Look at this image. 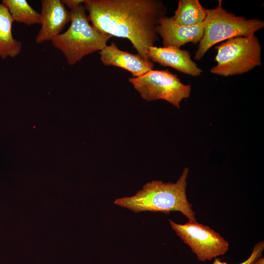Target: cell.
Returning <instances> with one entry per match:
<instances>
[{
    "label": "cell",
    "mask_w": 264,
    "mask_h": 264,
    "mask_svg": "<svg viewBox=\"0 0 264 264\" xmlns=\"http://www.w3.org/2000/svg\"><path fill=\"white\" fill-rule=\"evenodd\" d=\"M89 21L112 37L129 40L146 60L149 48L158 40L156 27L167 9L160 0H86Z\"/></svg>",
    "instance_id": "1"
},
{
    "label": "cell",
    "mask_w": 264,
    "mask_h": 264,
    "mask_svg": "<svg viewBox=\"0 0 264 264\" xmlns=\"http://www.w3.org/2000/svg\"><path fill=\"white\" fill-rule=\"evenodd\" d=\"M188 174L186 167L175 183L153 180L146 183L135 195L116 199L114 204L135 213L179 212L188 221H196L195 212L186 194Z\"/></svg>",
    "instance_id": "2"
},
{
    "label": "cell",
    "mask_w": 264,
    "mask_h": 264,
    "mask_svg": "<svg viewBox=\"0 0 264 264\" xmlns=\"http://www.w3.org/2000/svg\"><path fill=\"white\" fill-rule=\"evenodd\" d=\"M86 11L84 4L71 10L69 27L51 41L53 45L64 54L70 66L88 54L102 50L112 37L91 25Z\"/></svg>",
    "instance_id": "3"
},
{
    "label": "cell",
    "mask_w": 264,
    "mask_h": 264,
    "mask_svg": "<svg viewBox=\"0 0 264 264\" xmlns=\"http://www.w3.org/2000/svg\"><path fill=\"white\" fill-rule=\"evenodd\" d=\"M206 13L203 35L195 54L196 60L201 59L212 46L219 42L255 34L264 27L263 21L246 19L227 12L223 8L221 0L215 8L206 9Z\"/></svg>",
    "instance_id": "4"
},
{
    "label": "cell",
    "mask_w": 264,
    "mask_h": 264,
    "mask_svg": "<svg viewBox=\"0 0 264 264\" xmlns=\"http://www.w3.org/2000/svg\"><path fill=\"white\" fill-rule=\"evenodd\" d=\"M216 48L217 65L210 69L212 74L224 77L242 74L262 64V48L255 34L229 39Z\"/></svg>",
    "instance_id": "5"
},
{
    "label": "cell",
    "mask_w": 264,
    "mask_h": 264,
    "mask_svg": "<svg viewBox=\"0 0 264 264\" xmlns=\"http://www.w3.org/2000/svg\"><path fill=\"white\" fill-rule=\"evenodd\" d=\"M129 81L143 99L163 100L177 109L183 99L189 97L192 89L190 85L183 84L167 69H152L140 76L130 78Z\"/></svg>",
    "instance_id": "6"
},
{
    "label": "cell",
    "mask_w": 264,
    "mask_h": 264,
    "mask_svg": "<svg viewBox=\"0 0 264 264\" xmlns=\"http://www.w3.org/2000/svg\"><path fill=\"white\" fill-rule=\"evenodd\" d=\"M169 221L172 229L201 262L222 256L229 249V242L208 225L197 221H188L184 224Z\"/></svg>",
    "instance_id": "7"
},
{
    "label": "cell",
    "mask_w": 264,
    "mask_h": 264,
    "mask_svg": "<svg viewBox=\"0 0 264 264\" xmlns=\"http://www.w3.org/2000/svg\"><path fill=\"white\" fill-rule=\"evenodd\" d=\"M41 27L36 38L38 44L52 41L60 34L66 24L70 22V11L60 0H41Z\"/></svg>",
    "instance_id": "8"
},
{
    "label": "cell",
    "mask_w": 264,
    "mask_h": 264,
    "mask_svg": "<svg viewBox=\"0 0 264 264\" xmlns=\"http://www.w3.org/2000/svg\"><path fill=\"white\" fill-rule=\"evenodd\" d=\"M204 22L196 26H186L175 22L172 17L160 18L156 27L158 35L162 39L163 47L180 46L189 43L196 44L202 39Z\"/></svg>",
    "instance_id": "9"
},
{
    "label": "cell",
    "mask_w": 264,
    "mask_h": 264,
    "mask_svg": "<svg viewBox=\"0 0 264 264\" xmlns=\"http://www.w3.org/2000/svg\"><path fill=\"white\" fill-rule=\"evenodd\" d=\"M147 56L152 62L173 67L193 77L199 76L203 72L192 60L189 52L178 47L153 46L149 48Z\"/></svg>",
    "instance_id": "10"
},
{
    "label": "cell",
    "mask_w": 264,
    "mask_h": 264,
    "mask_svg": "<svg viewBox=\"0 0 264 264\" xmlns=\"http://www.w3.org/2000/svg\"><path fill=\"white\" fill-rule=\"evenodd\" d=\"M100 59L105 66L120 67L129 71L132 77L140 76L154 68L151 61L146 60L139 55L119 49L114 42L99 51Z\"/></svg>",
    "instance_id": "11"
},
{
    "label": "cell",
    "mask_w": 264,
    "mask_h": 264,
    "mask_svg": "<svg viewBox=\"0 0 264 264\" xmlns=\"http://www.w3.org/2000/svg\"><path fill=\"white\" fill-rule=\"evenodd\" d=\"M14 22L7 8L0 3V57L14 58L22 50V43L14 38L12 26Z\"/></svg>",
    "instance_id": "12"
},
{
    "label": "cell",
    "mask_w": 264,
    "mask_h": 264,
    "mask_svg": "<svg viewBox=\"0 0 264 264\" xmlns=\"http://www.w3.org/2000/svg\"><path fill=\"white\" fill-rule=\"evenodd\" d=\"M206 15V9L198 0H180L175 14L172 17L179 24L194 26L202 23Z\"/></svg>",
    "instance_id": "13"
},
{
    "label": "cell",
    "mask_w": 264,
    "mask_h": 264,
    "mask_svg": "<svg viewBox=\"0 0 264 264\" xmlns=\"http://www.w3.org/2000/svg\"><path fill=\"white\" fill-rule=\"evenodd\" d=\"M14 22L30 26L40 24V13L36 11L26 0H3Z\"/></svg>",
    "instance_id": "14"
},
{
    "label": "cell",
    "mask_w": 264,
    "mask_h": 264,
    "mask_svg": "<svg viewBox=\"0 0 264 264\" xmlns=\"http://www.w3.org/2000/svg\"><path fill=\"white\" fill-rule=\"evenodd\" d=\"M264 250V242L261 241L258 242L254 246L252 251L249 257L244 261L238 264H253L254 262L259 257L262 256ZM212 264H228L224 262L221 261L220 259L217 257L215 258Z\"/></svg>",
    "instance_id": "15"
},
{
    "label": "cell",
    "mask_w": 264,
    "mask_h": 264,
    "mask_svg": "<svg viewBox=\"0 0 264 264\" xmlns=\"http://www.w3.org/2000/svg\"><path fill=\"white\" fill-rule=\"evenodd\" d=\"M86 0H62L63 4L66 6L71 10L77 7L82 4H84Z\"/></svg>",
    "instance_id": "16"
},
{
    "label": "cell",
    "mask_w": 264,
    "mask_h": 264,
    "mask_svg": "<svg viewBox=\"0 0 264 264\" xmlns=\"http://www.w3.org/2000/svg\"><path fill=\"white\" fill-rule=\"evenodd\" d=\"M253 264H264V258L261 256L257 258L253 263Z\"/></svg>",
    "instance_id": "17"
}]
</instances>
